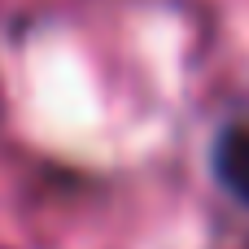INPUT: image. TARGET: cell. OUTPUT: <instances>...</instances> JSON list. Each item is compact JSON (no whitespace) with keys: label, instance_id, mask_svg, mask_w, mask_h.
<instances>
[{"label":"cell","instance_id":"obj_1","mask_svg":"<svg viewBox=\"0 0 249 249\" xmlns=\"http://www.w3.org/2000/svg\"><path fill=\"white\" fill-rule=\"evenodd\" d=\"M214 171L249 206V131L245 127H232V131L219 136V144H214Z\"/></svg>","mask_w":249,"mask_h":249}]
</instances>
